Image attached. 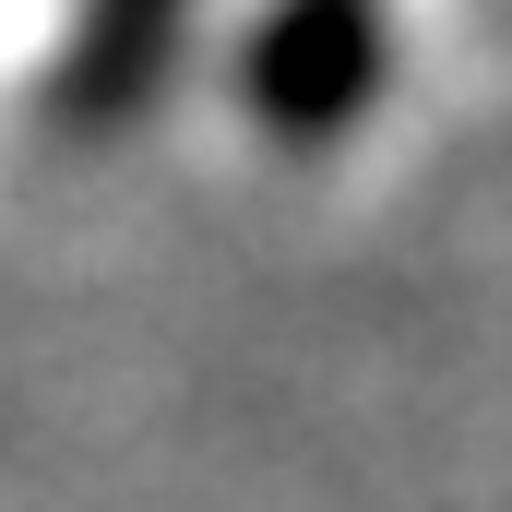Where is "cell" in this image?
<instances>
[{"label": "cell", "mask_w": 512, "mask_h": 512, "mask_svg": "<svg viewBox=\"0 0 512 512\" xmlns=\"http://www.w3.org/2000/svg\"><path fill=\"white\" fill-rule=\"evenodd\" d=\"M262 108L274 131H346L370 108V84H382V24H370V0H286L274 24H262Z\"/></svg>", "instance_id": "1"}]
</instances>
